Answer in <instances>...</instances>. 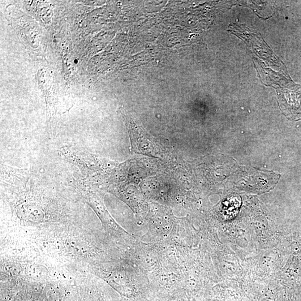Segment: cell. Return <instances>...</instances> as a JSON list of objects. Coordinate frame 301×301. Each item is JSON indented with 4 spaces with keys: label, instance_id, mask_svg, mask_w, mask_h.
Instances as JSON below:
<instances>
[{
    "label": "cell",
    "instance_id": "cell-2",
    "mask_svg": "<svg viewBox=\"0 0 301 301\" xmlns=\"http://www.w3.org/2000/svg\"><path fill=\"white\" fill-rule=\"evenodd\" d=\"M280 107L286 117L292 120L301 119V91H290L279 98Z\"/></svg>",
    "mask_w": 301,
    "mask_h": 301
},
{
    "label": "cell",
    "instance_id": "cell-4",
    "mask_svg": "<svg viewBox=\"0 0 301 301\" xmlns=\"http://www.w3.org/2000/svg\"><path fill=\"white\" fill-rule=\"evenodd\" d=\"M44 69H42V70L38 72V82H39V84L42 87L43 90H48L51 85L50 76L45 79L48 72V71H45L44 72Z\"/></svg>",
    "mask_w": 301,
    "mask_h": 301
},
{
    "label": "cell",
    "instance_id": "cell-1",
    "mask_svg": "<svg viewBox=\"0 0 301 301\" xmlns=\"http://www.w3.org/2000/svg\"><path fill=\"white\" fill-rule=\"evenodd\" d=\"M124 115L127 130L131 140L133 151L150 156L156 157L157 151L149 136L142 129Z\"/></svg>",
    "mask_w": 301,
    "mask_h": 301
},
{
    "label": "cell",
    "instance_id": "cell-3",
    "mask_svg": "<svg viewBox=\"0 0 301 301\" xmlns=\"http://www.w3.org/2000/svg\"><path fill=\"white\" fill-rule=\"evenodd\" d=\"M19 214L25 220L30 222H39L44 219V213L39 206L32 204H25L20 206Z\"/></svg>",
    "mask_w": 301,
    "mask_h": 301
}]
</instances>
